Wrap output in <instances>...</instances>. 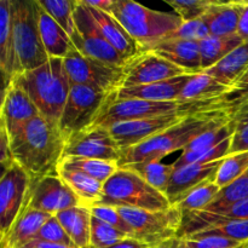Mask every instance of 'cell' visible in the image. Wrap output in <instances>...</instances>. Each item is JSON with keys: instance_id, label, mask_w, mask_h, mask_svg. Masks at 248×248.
Segmentation results:
<instances>
[{"instance_id": "cell-2", "label": "cell", "mask_w": 248, "mask_h": 248, "mask_svg": "<svg viewBox=\"0 0 248 248\" xmlns=\"http://www.w3.org/2000/svg\"><path fill=\"white\" fill-rule=\"evenodd\" d=\"M228 123H230L228 107H218L189 114L177 125L162 131L161 133L136 147L123 150L119 166H126L136 162L161 161L171 153L177 150L183 152L191 140L206 131Z\"/></svg>"}, {"instance_id": "cell-7", "label": "cell", "mask_w": 248, "mask_h": 248, "mask_svg": "<svg viewBox=\"0 0 248 248\" xmlns=\"http://www.w3.org/2000/svg\"><path fill=\"white\" fill-rule=\"evenodd\" d=\"M132 229V239L155 248L177 239L183 223V211L178 206L169 210L147 211L116 207Z\"/></svg>"}, {"instance_id": "cell-21", "label": "cell", "mask_w": 248, "mask_h": 248, "mask_svg": "<svg viewBox=\"0 0 248 248\" xmlns=\"http://www.w3.org/2000/svg\"><path fill=\"white\" fill-rule=\"evenodd\" d=\"M0 70L4 87H6L18 75V64L12 31L11 0L0 1Z\"/></svg>"}, {"instance_id": "cell-37", "label": "cell", "mask_w": 248, "mask_h": 248, "mask_svg": "<svg viewBox=\"0 0 248 248\" xmlns=\"http://www.w3.org/2000/svg\"><path fill=\"white\" fill-rule=\"evenodd\" d=\"M220 190L219 186L216 183L206 184V186H199L195 190L191 191L181 203H178V207L183 212H195V211H203L211 202L218 191Z\"/></svg>"}, {"instance_id": "cell-40", "label": "cell", "mask_w": 248, "mask_h": 248, "mask_svg": "<svg viewBox=\"0 0 248 248\" xmlns=\"http://www.w3.org/2000/svg\"><path fill=\"white\" fill-rule=\"evenodd\" d=\"M33 240H39V241L51 242V244L64 245V246L68 247L78 248L74 244H73V241L70 240V237L68 236L65 230L63 229L62 224H61L60 220L57 219L56 216H52V217L41 227V229L39 230L38 234L34 236Z\"/></svg>"}, {"instance_id": "cell-9", "label": "cell", "mask_w": 248, "mask_h": 248, "mask_svg": "<svg viewBox=\"0 0 248 248\" xmlns=\"http://www.w3.org/2000/svg\"><path fill=\"white\" fill-rule=\"evenodd\" d=\"M70 85H84L107 93H116L121 89L126 67H116L94 58L86 57L73 45L63 58Z\"/></svg>"}, {"instance_id": "cell-14", "label": "cell", "mask_w": 248, "mask_h": 248, "mask_svg": "<svg viewBox=\"0 0 248 248\" xmlns=\"http://www.w3.org/2000/svg\"><path fill=\"white\" fill-rule=\"evenodd\" d=\"M186 115L189 114L177 113L140 119V120L124 121V123L111 125L109 127V132L123 152V150L136 147V145L150 140L154 136L159 135L162 131L177 125Z\"/></svg>"}, {"instance_id": "cell-54", "label": "cell", "mask_w": 248, "mask_h": 248, "mask_svg": "<svg viewBox=\"0 0 248 248\" xmlns=\"http://www.w3.org/2000/svg\"><path fill=\"white\" fill-rule=\"evenodd\" d=\"M236 248H248V242H244V244H241L240 246H237Z\"/></svg>"}, {"instance_id": "cell-30", "label": "cell", "mask_w": 248, "mask_h": 248, "mask_svg": "<svg viewBox=\"0 0 248 248\" xmlns=\"http://www.w3.org/2000/svg\"><path fill=\"white\" fill-rule=\"evenodd\" d=\"M60 169L69 170V171H78L101 183H106L119 169V164L116 161H106V160L97 159H85V157H73L63 156L60 164Z\"/></svg>"}, {"instance_id": "cell-50", "label": "cell", "mask_w": 248, "mask_h": 248, "mask_svg": "<svg viewBox=\"0 0 248 248\" xmlns=\"http://www.w3.org/2000/svg\"><path fill=\"white\" fill-rule=\"evenodd\" d=\"M84 2L89 6L109 12V14H110L111 7L114 5V0H84Z\"/></svg>"}, {"instance_id": "cell-8", "label": "cell", "mask_w": 248, "mask_h": 248, "mask_svg": "<svg viewBox=\"0 0 248 248\" xmlns=\"http://www.w3.org/2000/svg\"><path fill=\"white\" fill-rule=\"evenodd\" d=\"M114 94L84 85H73L58 123L65 142L77 133L93 126Z\"/></svg>"}, {"instance_id": "cell-44", "label": "cell", "mask_w": 248, "mask_h": 248, "mask_svg": "<svg viewBox=\"0 0 248 248\" xmlns=\"http://www.w3.org/2000/svg\"><path fill=\"white\" fill-rule=\"evenodd\" d=\"M248 98V69L247 72L230 87V91L225 94L224 97L220 98L224 106L228 107V109L234 108L242 101Z\"/></svg>"}, {"instance_id": "cell-26", "label": "cell", "mask_w": 248, "mask_h": 248, "mask_svg": "<svg viewBox=\"0 0 248 248\" xmlns=\"http://www.w3.org/2000/svg\"><path fill=\"white\" fill-rule=\"evenodd\" d=\"M248 69V41H244L240 46L228 56H225L220 62L213 65L203 73L211 75L220 84L232 87Z\"/></svg>"}, {"instance_id": "cell-4", "label": "cell", "mask_w": 248, "mask_h": 248, "mask_svg": "<svg viewBox=\"0 0 248 248\" xmlns=\"http://www.w3.org/2000/svg\"><path fill=\"white\" fill-rule=\"evenodd\" d=\"M110 14L144 52L169 38L183 24L177 15L148 9L132 0H114Z\"/></svg>"}, {"instance_id": "cell-42", "label": "cell", "mask_w": 248, "mask_h": 248, "mask_svg": "<svg viewBox=\"0 0 248 248\" xmlns=\"http://www.w3.org/2000/svg\"><path fill=\"white\" fill-rule=\"evenodd\" d=\"M173 242L176 248H236L241 245V242L218 236L200 237V239L184 237V239H174Z\"/></svg>"}, {"instance_id": "cell-36", "label": "cell", "mask_w": 248, "mask_h": 248, "mask_svg": "<svg viewBox=\"0 0 248 248\" xmlns=\"http://www.w3.org/2000/svg\"><path fill=\"white\" fill-rule=\"evenodd\" d=\"M130 237L125 232L116 228L102 222L92 216L91 219V242L90 246L93 248H108L123 240Z\"/></svg>"}, {"instance_id": "cell-3", "label": "cell", "mask_w": 248, "mask_h": 248, "mask_svg": "<svg viewBox=\"0 0 248 248\" xmlns=\"http://www.w3.org/2000/svg\"><path fill=\"white\" fill-rule=\"evenodd\" d=\"M12 81L28 93L43 118L58 126L72 89L63 58L50 57L44 65L18 74Z\"/></svg>"}, {"instance_id": "cell-15", "label": "cell", "mask_w": 248, "mask_h": 248, "mask_svg": "<svg viewBox=\"0 0 248 248\" xmlns=\"http://www.w3.org/2000/svg\"><path fill=\"white\" fill-rule=\"evenodd\" d=\"M189 74L186 70L152 52H144L126 65L121 89L142 86Z\"/></svg>"}, {"instance_id": "cell-5", "label": "cell", "mask_w": 248, "mask_h": 248, "mask_svg": "<svg viewBox=\"0 0 248 248\" xmlns=\"http://www.w3.org/2000/svg\"><path fill=\"white\" fill-rule=\"evenodd\" d=\"M98 205L147 211H162L172 207L165 194L125 167H120L104 183L103 195Z\"/></svg>"}, {"instance_id": "cell-55", "label": "cell", "mask_w": 248, "mask_h": 248, "mask_svg": "<svg viewBox=\"0 0 248 248\" xmlns=\"http://www.w3.org/2000/svg\"><path fill=\"white\" fill-rule=\"evenodd\" d=\"M1 248H9L7 246H1Z\"/></svg>"}, {"instance_id": "cell-39", "label": "cell", "mask_w": 248, "mask_h": 248, "mask_svg": "<svg viewBox=\"0 0 248 248\" xmlns=\"http://www.w3.org/2000/svg\"><path fill=\"white\" fill-rule=\"evenodd\" d=\"M166 2L182 21L191 22L201 19L212 4V0H166Z\"/></svg>"}, {"instance_id": "cell-45", "label": "cell", "mask_w": 248, "mask_h": 248, "mask_svg": "<svg viewBox=\"0 0 248 248\" xmlns=\"http://www.w3.org/2000/svg\"><path fill=\"white\" fill-rule=\"evenodd\" d=\"M230 126L232 127L234 132L239 128L245 127L248 125V98L242 101L234 108L229 109Z\"/></svg>"}, {"instance_id": "cell-17", "label": "cell", "mask_w": 248, "mask_h": 248, "mask_svg": "<svg viewBox=\"0 0 248 248\" xmlns=\"http://www.w3.org/2000/svg\"><path fill=\"white\" fill-rule=\"evenodd\" d=\"M39 115V109L17 82L11 81L4 87L0 108V125L6 128L9 137L16 135L28 121Z\"/></svg>"}, {"instance_id": "cell-38", "label": "cell", "mask_w": 248, "mask_h": 248, "mask_svg": "<svg viewBox=\"0 0 248 248\" xmlns=\"http://www.w3.org/2000/svg\"><path fill=\"white\" fill-rule=\"evenodd\" d=\"M234 135V130L230 126V123L225 124V125L217 126V127L208 130L196 137L195 140H191L189 143L188 147L183 150V152H193V150H207L211 148L217 147L222 142H224L228 138L232 137Z\"/></svg>"}, {"instance_id": "cell-12", "label": "cell", "mask_w": 248, "mask_h": 248, "mask_svg": "<svg viewBox=\"0 0 248 248\" xmlns=\"http://www.w3.org/2000/svg\"><path fill=\"white\" fill-rule=\"evenodd\" d=\"M64 156L106 160L119 164L121 149L109 132V128L92 126L65 142Z\"/></svg>"}, {"instance_id": "cell-56", "label": "cell", "mask_w": 248, "mask_h": 248, "mask_svg": "<svg viewBox=\"0 0 248 248\" xmlns=\"http://www.w3.org/2000/svg\"><path fill=\"white\" fill-rule=\"evenodd\" d=\"M87 248H92V247H91V246H89V247H87Z\"/></svg>"}, {"instance_id": "cell-33", "label": "cell", "mask_w": 248, "mask_h": 248, "mask_svg": "<svg viewBox=\"0 0 248 248\" xmlns=\"http://www.w3.org/2000/svg\"><path fill=\"white\" fill-rule=\"evenodd\" d=\"M230 145H232V137L225 140L217 147L211 148L207 150H193V152H182L178 159L173 162L174 169L186 166L191 164H211V162L219 161L229 156Z\"/></svg>"}, {"instance_id": "cell-23", "label": "cell", "mask_w": 248, "mask_h": 248, "mask_svg": "<svg viewBox=\"0 0 248 248\" xmlns=\"http://www.w3.org/2000/svg\"><path fill=\"white\" fill-rule=\"evenodd\" d=\"M51 217H52V215L29 207L28 201H27L26 206L17 218L14 227L11 228L7 236L4 240H1V246L18 248L22 245L31 241L34 236L38 234L39 230L41 229V227Z\"/></svg>"}, {"instance_id": "cell-52", "label": "cell", "mask_w": 248, "mask_h": 248, "mask_svg": "<svg viewBox=\"0 0 248 248\" xmlns=\"http://www.w3.org/2000/svg\"><path fill=\"white\" fill-rule=\"evenodd\" d=\"M108 248H152V247L147 246V245L142 244V242H140L136 239H132V237H127V239L123 240V241L118 242V244L113 245V246Z\"/></svg>"}, {"instance_id": "cell-1", "label": "cell", "mask_w": 248, "mask_h": 248, "mask_svg": "<svg viewBox=\"0 0 248 248\" xmlns=\"http://www.w3.org/2000/svg\"><path fill=\"white\" fill-rule=\"evenodd\" d=\"M10 148L14 162L27 172L31 182H35L58 174L65 140L57 125L39 115L10 137Z\"/></svg>"}, {"instance_id": "cell-46", "label": "cell", "mask_w": 248, "mask_h": 248, "mask_svg": "<svg viewBox=\"0 0 248 248\" xmlns=\"http://www.w3.org/2000/svg\"><path fill=\"white\" fill-rule=\"evenodd\" d=\"M0 162H1L2 170L7 169L11 164H14L11 155V148H10V137L6 128L0 125Z\"/></svg>"}, {"instance_id": "cell-20", "label": "cell", "mask_w": 248, "mask_h": 248, "mask_svg": "<svg viewBox=\"0 0 248 248\" xmlns=\"http://www.w3.org/2000/svg\"><path fill=\"white\" fill-rule=\"evenodd\" d=\"M193 74L182 75L169 80L154 82L142 86L120 89L116 92V99H143L152 102H176L178 101L182 90Z\"/></svg>"}, {"instance_id": "cell-29", "label": "cell", "mask_w": 248, "mask_h": 248, "mask_svg": "<svg viewBox=\"0 0 248 248\" xmlns=\"http://www.w3.org/2000/svg\"><path fill=\"white\" fill-rule=\"evenodd\" d=\"M244 43L237 34L230 36H213L210 35L201 40L200 53H201V69L202 72L210 69L213 65L223 60L225 56L229 55L232 50Z\"/></svg>"}, {"instance_id": "cell-31", "label": "cell", "mask_w": 248, "mask_h": 248, "mask_svg": "<svg viewBox=\"0 0 248 248\" xmlns=\"http://www.w3.org/2000/svg\"><path fill=\"white\" fill-rule=\"evenodd\" d=\"M121 167H125V169H128L137 173L147 183H149L153 188H155L162 194L166 193L170 179L174 172L173 165L162 164L161 161L136 162V164H130Z\"/></svg>"}, {"instance_id": "cell-28", "label": "cell", "mask_w": 248, "mask_h": 248, "mask_svg": "<svg viewBox=\"0 0 248 248\" xmlns=\"http://www.w3.org/2000/svg\"><path fill=\"white\" fill-rule=\"evenodd\" d=\"M58 176L72 189L75 196L79 199L81 206L90 208L101 202L103 195V183L81 172L69 170L58 169Z\"/></svg>"}, {"instance_id": "cell-13", "label": "cell", "mask_w": 248, "mask_h": 248, "mask_svg": "<svg viewBox=\"0 0 248 248\" xmlns=\"http://www.w3.org/2000/svg\"><path fill=\"white\" fill-rule=\"evenodd\" d=\"M28 206L56 216L68 208L81 206L79 199L58 174L46 176L39 181L31 182Z\"/></svg>"}, {"instance_id": "cell-16", "label": "cell", "mask_w": 248, "mask_h": 248, "mask_svg": "<svg viewBox=\"0 0 248 248\" xmlns=\"http://www.w3.org/2000/svg\"><path fill=\"white\" fill-rule=\"evenodd\" d=\"M223 160L211 164H191L174 169L165 193L170 203L172 206H177L196 188L215 183L216 174Z\"/></svg>"}, {"instance_id": "cell-47", "label": "cell", "mask_w": 248, "mask_h": 248, "mask_svg": "<svg viewBox=\"0 0 248 248\" xmlns=\"http://www.w3.org/2000/svg\"><path fill=\"white\" fill-rule=\"evenodd\" d=\"M245 152H248V125L242 128H239L234 132L232 137L229 155Z\"/></svg>"}, {"instance_id": "cell-32", "label": "cell", "mask_w": 248, "mask_h": 248, "mask_svg": "<svg viewBox=\"0 0 248 248\" xmlns=\"http://www.w3.org/2000/svg\"><path fill=\"white\" fill-rule=\"evenodd\" d=\"M248 198V173L240 177L239 179L234 181L232 183L220 188L212 202L203 210V212L219 213L224 212L228 208L232 207L234 205L239 203L240 201Z\"/></svg>"}, {"instance_id": "cell-48", "label": "cell", "mask_w": 248, "mask_h": 248, "mask_svg": "<svg viewBox=\"0 0 248 248\" xmlns=\"http://www.w3.org/2000/svg\"><path fill=\"white\" fill-rule=\"evenodd\" d=\"M236 5L240 12L237 35L244 41H248V0H239Z\"/></svg>"}, {"instance_id": "cell-51", "label": "cell", "mask_w": 248, "mask_h": 248, "mask_svg": "<svg viewBox=\"0 0 248 248\" xmlns=\"http://www.w3.org/2000/svg\"><path fill=\"white\" fill-rule=\"evenodd\" d=\"M18 248H73L64 246V245H58V244H51V242L45 241H39V240H31V241L27 242V244L22 245Z\"/></svg>"}, {"instance_id": "cell-35", "label": "cell", "mask_w": 248, "mask_h": 248, "mask_svg": "<svg viewBox=\"0 0 248 248\" xmlns=\"http://www.w3.org/2000/svg\"><path fill=\"white\" fill-rule=\"evenodd\" d=\"M248 171V152L237 153L229 155L223 160L217 174H216L215 183L219 188L232 183L239 179Z\"/></svg>"}, {"instance_id": "cell-41", "label": "cell", "mask_w": 248, "mask_h": 248, "mask_svg": "<svg viewBox=\"0 0 248 248\" xmlns=\"http://www.w3.org/2000/svg\"><path fill=\"white\" fill-rule=\"evenodd\" d=\"M91 215L93 217L98 218L102 222L107 223V224L111 225V227L116 228L120 232H125L130 237H132V229L130 225L127 224L123 216L120 215L119 210L113 206H107V205H94L90 207Z\"/></svg>"}, {"instance_id": "cell-53", "label": "cell", "mask_w": 248, "mask_h": 248, "mask_svg": "<svg viewBox=\"0 0 248 248\" xmlns=\"http://www.w3.org/2000/svg\"><path fill=\"white\" fill-rule=\"evenodd\" d=\"M174 240H172V241L167 242V244L162 245V246H159V247H155V248H176L174 247Z\"/></svg>"}, {"instance_id": "cell-43", "label": "cell", "mask_w": 248, "mask_h": 248, "mask_svg": "<svg viewBox=\"0 0 248 248\" xmlns=\"http://www.w3.org/2000/svg\"><path fill=\"white\" fill-rule=\"evenodd\" d=\"M207 36H210L207 26L203 23L202 19H196V21L191 22H183V24L178 28V31L172 33L166 39H182V40L200 43L201 40H203Z\"/></svg>"}, {"instance_id": "cell-24", "label": "cell", "mask_w": 248, "mask_h": 248, "mask_svg": "<svg viewBox=\"0 0 248 248\" xmlns=\"http://www.w3.org/2000/svg\"><path fill=\"white\" fill-rule=\"evenodd\" d=\"M239 17L236 1L223 2L212 0V4L201 19L207 26L210 35L230 36L237 34Z\"/></svg>"}, {"instance_id": "cell-19", "label": "cell", "mask_w": 248, "mask_h": 248, "mask_svg": "<svg viewBox=\"0 0 248 248\" xmlns=\"http://www.w3.org/2000/svg\"><path fill=\"white\" fill-rule=\"evenodd\" d=\"M145 52H152L169 62L186 70L189 74H199L201 69L200 44L198 41L182 40V39H166L152 46Z\"/></svg>"}, {"instance_id": "cell-22", "label": "cell", "mask_w": 248, "mask_h": 248, "mask_svg": "<svg viewBox=\"0 0 248 248\" xmlns=\"http://www.w3.org/2000/svg\"><path fill=\"white\" fill-rule=\"evenodd\" d=\"M35 4L39 33L48 57L64 58L73 47L69 34L47 14L38 0H35Z\"/></svg>"}, {"instance_id": "cell-27", "label": "cell", "mask_w": 248, "mask_h": 248, "mask_svg": "<svg viewBox=\"0 0 248 248\" xmlns=\"http://www.w3.org/2000/svg\"><path fill=\"white\" fill-rule=\"evenodd\" d=\"M230 87L220 84L218 80L206 73L193 74L186 87L179 94V102H210L224 97Z\"/></svg>"}, {"instance_id": "cell-18", "label": "cell", "mask_w": 248, "mask_h": 248, "mask_svg": "<svg viewBox=\"0 0 248 248\" xmlns=\"http://www.w3.org/2000/svg\"><path fill=\"white\" fill-rule=\"evenodd\" d=\"M86 6L102 35L123 56L124 60L130 63L131 61L144 53L140 44L125 31V28L121 26L120 22L113 15L109 14V12L102 11V10L94 9V7L89 6V5H86Z\"/></svg>"}, {"instance_id": "cell-25", "label": "cell", "mask_w": 248, "mask_h": 248, "mask_svg": "<svg viewBox=\"0 0 248 248\" xmlns=\"http://www.w3.org/2000/svg\"><path fill=\"white\" fill-rule=\"evenodd\" d=\"M63 229L78 248H87L91 242L92 215L89 207L77 206L56 215Z\"/></svg>"}, {"instance_id": "cell-49", "label": "cell", "mask_w": 248, "mask_h": 248, "mask_svg": "<svg viewBox=\"0 0 248 248\" xmlns=\"http://www.w3.org/2000/svg\"><path fill=\"white\" fill-rule=\"evenodd\" d=\"M218 216L223 218H230V219H248V198L225 210L224 212L219 213Z\"/></svg>"}, {"instance_id": "cell-34", "label": "cell", "mask_w": 248, "mask_h": 248, "mask_svg": "<svg viewBox=\"0 0 248 248\" xmlns=\"http://www.w3.org/2000/svg\"><path fill=\"white\" fill-rule=\"evenodd\" d=\"M47 14L69 34L75 31L74 11L77 0H38Z\"/></svg>"}, {"instance_id": "cell-6", "label": "cell", "mask_w": 248, "mask_h": 248, "mask_svg": "<svg viewBox=\"0 0 248 248\" xmlns=\"http://www.w3.org/2000/svg\"><path fill=\"white\" fill-rule=\"evenodd\" d=\"M12 31L18 74L45 64L50 57L39 33L35 0H11Z\"/></svg>"}, {"instance_id": "cell-11", "label": "cell", "mask_w": 248, "mask_h": 248, "mask_svg": "<svg viewBox=\"0 0 248 248\" xmlns=\"http://www.w3.org/2000/svg\"><path fill=\"white\" fill-rule=\"evenodd\" d=\"M31 178L14 162L2 170L0 181V240H4L27 203Z\"/></svg>"}, {"instance_id": "cell-10", "label": "cell", "mask_w": 248, "mask_h": 248, "mask_svg": "<svg viewBox=\"0 0 248 248\" xmlns=\"http://www.w3.org/2000/svg\"><path fill=\"white\" fill-rule=\"evenodd\" d=\"M75 31L70 36L74 47L86 57L116 67H126L127 61L104 39L82 0H77L74 11Z\"/></svg>"}]
</instances>
